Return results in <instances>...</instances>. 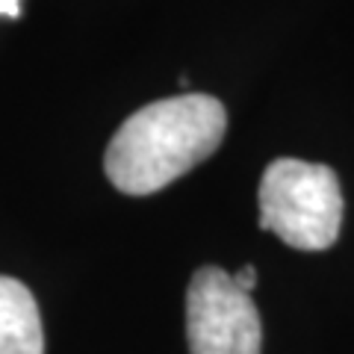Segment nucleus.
<instances>
[{
    "mask_svg": "<svg viewBox=\"0 0 354 354\" xmlns=\"http://www.w3.org/2000/svg\"><path fill=\"white\" fill-rule=\"evenodd\" d=\"M0 15L21 18V0H0Z\"/></svg>",
    "mask_w": 354,
    "mask_h": 354,
    "instance_id": "nucleus-6",
    "label": "nucleus"
},
{
    "mask_svg": "<svg viewBox=\"0 0 354 354\" xmlns=\"http://www.w3.org/2000/svg\"><path fill=\"white\" fill-rule=\"evenodd\" d=\"M0 354H44L41 313L30 286L0 274Z\"/></svg>",
    "mask_w": 354,
    "mask_h": 354,
    "instance_id": "nucleus-4",
    "label": "nucleus"
},
{
    "mask_svg": "<svg viewBox=\"0 0 354 354\" xmlns=\"http://www.w3.org/2000/svg\"><path fill=\"white\" fill-rule=\"evenodd\" d=\"M234 283L239 286L242 292H248V295H251V290L257 286V269H254V266H242V269L234 274Z\"/></svg>",
    "mask_w": 354,
    "mask_h": 354,
    "instance_id": "nucleus-5",
    "label": "nucleus"
},
{
    "mask_svg": "<svg viewBox=\"0 0 354 354\" xmlns=\"http://www.w3.org/2000/svg\"><path fill=\"white\" fill-rule=\"evenodd\" d=\"M227 113L209 95H177L136 109L109 139L104 171L124 195H153L213 157Z\"/></svg>",
    "mask_w": 354,
    "mask_h": 354,
    "instance_id": "nucleus-1",
    "label": "nucleus"
},
{
    "mask_svg": "<svg viewBox=\"0 0 354 354\" xmlns=\"http://www.w3.org/2000/svg\"><path fill=\"white\" fill-rule=\"evenodd\" d=\"M186 339L189 354H263L260 310L234 274L201 266L186 290Z\"/></svg>",
    "mask_w": 354,
    "mask_h": 354,
    "instance_id": "nucleus-3",
    "label": "nucleus"
},
{
    "mask_svg": "<svg viewBox=\"0 0 354 354\" xmlns=\"http://www.w3.org/2000/svg\"><path fill=\"white\" fill-rule=\"evenodd\" d=\"M260 230L295 251H325L342 227V189L330 165L281 157L260 177Z\"/></svg>",
    "mask_w": 354,
    "mask_h": 354,
    "instance_id": "nucleus-2",
    "label": "nucleus"
}]
</instances>
